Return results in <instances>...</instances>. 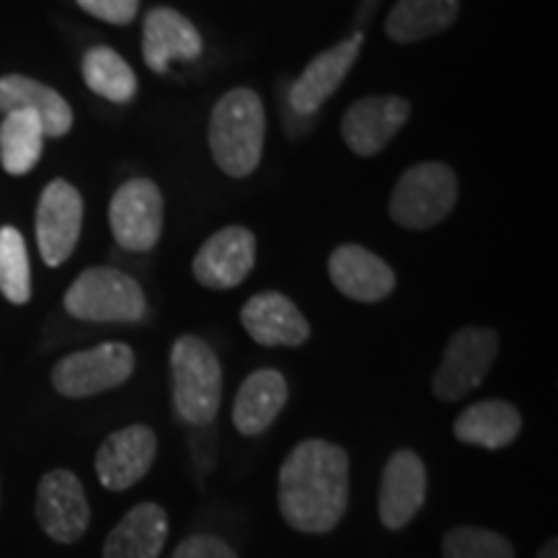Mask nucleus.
<instances>
[{
  "label": "nucleus",
  "mask_w": 558,
  "mask_h": 558,
  "mask_svg": "<svg viewBox=\"0 0 558 558\" xmlns=\"http://www.w3.org/2000/svg\"><path fill=\"white\" fill-rule=\"evenodd\" d=\"M277 507L298 533H331L349 507L347 450L318 437L298 442L279 465Z\"/></svg>",
  "instance_id": "1"
},
{
  "label": "nucleus",
  "mask_w": 558,
  "mask_h": 558,
  "mask_svg": "<svg viewBox=\"0 0 558 558\" xmlns=\"http://www.w3.org/2000/svg\"><path fill=\"white\" fill-rule=\"evenodd\" d=\"M264 132L267 117L256 90L233 88L220 96L207 130L209 153L218 169L233 179L251 177L262 163Z\"/></svg>",
  "instance_id": "2"
},
{
  "label": "nucleus",
  "mask_w": 558,
  "mask_h": 558,
  "mask_svg": "<svg viewBox=\"0 0 558 558\" xmlns=\"http://www.w3.org/2000/svg\"><path fill=\"white\" fill-rule=\"evenodd\" d=\"M173 409L192 427H207L222 403V367L205 339L179 337L171 347Z\"/></svg>",
  "instance_id": "3"
},
{
  "label": "nucleus",
  "mask_w": 558,
  "mask_h": 558,
  "mask_svg": "<svg viewBox=\"0 0 558 558\" xmlns=\"http://www.w3.org/2000/svg\"><path fill=\"white\" fill-rule=\"evenodd\" d=\"M65 311L88 324H137L148 313V298L135 277L114 267H90L65 292Z\"/></svg>",
  "instance_id": "4"
},
{
  "label": "nucleus",
  "mask_w": 558,
  "mask_h": 558,
  "mask_svg": "<svg viewBox=\"0 0 558 558\" xmlns=\"http://www.w3.org/2000/svg\"><path fill=\"white\" fill-rule=\"evenodd\" d=\"M458 205V177L439 160H424L407 169L396 181L388 213L396 226L429 230L442 222Z\"/></svg>",
  "instance_id": "5"
},
{
  "label": "nucleus",
  "mask_w": 558,
  "mask_h": 558,
  "mask_svg": "<svg viewBox=\"0 0 558 558\" xmlns=\"http://www.w3.org/2000/svg\"><path fill=\"white\" fill-rule=\"evenodd\" d=\"M499 347V333L486 329V326H465V329L452 333L442 360L432 375L435 399L452 403L473 393L492 373Z\"/></svg>",
  "instance_id": "6"
},
{
  "label": "nucleus",
  "mask_w": 558,
  "mask_h": 558,
  "mask_svg": "<svg viewBox=\"0 0 558 558\" xmlns=\"http://www.w3.org/2000/svg\"><path fill=\"white\" fill-rule=\"evenodd\" d=\"M135 373V352L124 341H104L68 354L52 367V388L65 399H90L124 386Z\"/></svg>",
  "instance_id": "7"
},
{
  "label": "nucleus",
  "mask_w": 558,
  "mask_h": 558,
  "mask_svg": "<svg viewBox=\"0 0 558 558\" xmlns=\"http://www.w3.org/2000/svg\"><path fill=\"white\" fill-rule=\"evenodd\" d=\"M109 228L114 241L132 254L156 248L163 233V194L153 179L124 181L109 202Z\"/></svg>",
  "instance_id": "8"
},
{
  "label": "nucleus",
  "mask_w": 558,
  "mask_h": 558,
  "mask_svg": "<svg viewBox=\"0 0 558 558\" xmlns=\"http://www.w3.org/2000/svg\"><path fill=\"white\" fill-rule=\"evenodd\" d=\"M34 514L47 538L62 546L78 543L90 525V505L81 478L68 469L45 473L37 486Z\"/></svg>",
  "instance_id": "9"
},
{
  "label": "nucleus",
  "mask_w": 558,
  "mask_h": 558,
  "mask_svg": "<svg viewBox=\"0 0 558 558\" xmlns=\"http://www.w3.org/2000/svg\"><path fill=\"white\" fill-rule=\"evenodd\" d=\"M37 246L47 267H60L78 246L83 228V197L65 179H54L37 205Z\"/></svg>",
  "instance_id": "10"
},
{
  "label": "nucleus",
  "mask_w": 558,
  "mask_h": 558,
  "mask_svg": "<svg viewBox=\"0 0 558 558\" xmlns=\"http://www.w3.org/2000/svg\"><path fill=\"white\" fill-rule=\"evenodd\" d=\"M409 117L411 104L403 96H365L341 117V137L354 156L373 158L407 128Z\"/></svg>",
  "instance_id": "11"
},
{
  "label": "nucleus",
  "mask_w": 558,
  "mask_h": 558,
  "mask_svg": "<svg viewBox=\"0 0 558 558\" xmlns=\"http://www.w3.org/2000/svg\"><path fill=\"white\" fill-rule=\"evenodd\" d=\"M158 456V437L148 424H130L104 439L96 452V476L101 486L120 494L140 484Z\"/></svg>",
  "instance_id": "12"
},
{
  "label": "nucleus",
  "mask_w": 558,
  "mask_h": 558,
  "mask_svg": "<svg viewBox=\"0 0 558 558\" xmlns=\"http://www.w3.org/2000/svg\"><path fill=\"white\" fill-rule=\"evenodd\" d=\"M427 501V465L414 450L401 448L386 460L380 476L378 518L388 530H403Z\"/></svg>",
  "instance_id": "13"
},
{
  "label": "nucleus",
  "mask_w": 558,
  "mask_h": 558,
  "mask_svg": "<svg viewBox=\"0 0 558 558\" xmlns=\"http://www.w3.org/2000/svg\"><path fill=\"white\" fill-rule=\"evenodd\" d=\"M256 264V235L243 226H228L202 243L192 262L199 284L209 290L239 288Z\"/></svg>",
  "instance_id": "14"
},
{
  "label": "nucleus",
  "mask_w": 558,
  "mask_h": 558,
  "mask_svg": "<svg viewBox=\"0 0 558 558\" xmlns=\"http://www.w3.org/2000/svg\"><path fill=\"white\" fill-rule=\"evenodd\" d=\"M362 45H365V34L354 32L349 39L316 54V58L308 62V68L300 73V78L290 86V109L300 117L316 114V111L337 94L341 83H344L347 73L360 58Z\"/></svg>",
  "instance_id": "15"
},
{
  "label": "nucleus",
  "mask_w": 558,
  "mask_h": 558,
  "mask_svg": "<svg viewBox=\"0 0 558 558\" xmlns=\"http://www.w3.org/2000/svg\"><path fill=\"white\" fill-rule=\"evenodd\" d=\"M243 329L262 347H303L311 339V324L303 311L282 292H259L243 305Z\"/></svg>",
  "instance_id": "16"
},
{
  "label": "nucleus",
  "mask_w": 558,
  "mask_h": 558,
  "mask_svg": "<svg viewBox=\"0 0 558 558\" xmlns=\"http://www.w3.org/2000/svg\"><path fill=\"white\" fill-rule=\"evenodd\" d=\"M329 277L341 295L357 303H380L396 290V271L360 243H344L333 251L329 256Z\"/></svg>",
  "instance_id": "17"
},
{
  "label": "nucleus",
  "mask_w": 558,
  "mask_h": 558,
  "mask_svg": "<svg viewBox=\"0 0 558 558\" xmlns=\"http://www.w3.org/2000/svg\"><path fill=\"white\" fill-rule=\"evenodd\" d=\"M202 54V34L184 13L158 5L143 24V60L153 73H166L171 60L192 62Z\"/></svg>",
  "instance_id": "18"
},
{
  "label": "nucleus",
  "mask_w": 558,
  "mask_h": 558,
  "mask_svg": "<svg viewBox=\"0 0 558 558\" xmlns=\"http://www.w3.org/2000/svg\"><path fill=\"white\" fill-rule=\"evenodd\" d=\"M169 527V512L163 507L140 501L107 535L101 558H160Z\"/></svg>",
  "instance_id": "19"
},
{
  "label": "nucleus",
  "mask_w": 558,
  "mask_h": 558,
  "mask_svg": "<svg viewBox=\"0 0 558 558\" xmlns=\"http://www.w3.org/2000/svg\"><path fill=\"white\" fill-rule=\"evenodd\" d=\"M288 380L279 369L264 367L241 383L233 401V424L243 437H259L288 407Z\"/></svg>",
  "instance_id": "20"
},
{
  "label": "nucleus",
  "mask_w": 558,
  "mask_h": 558,
  "mask_svg": "<svg viewBox=\"0 0 558 558\" xmlns=\"http://www.w3.org/2000/svg\"><path fill=\"white\" fill-rule=\"evenodd\" d=\"M0 111H32L47 137H65L73 128V109L58 90L21 73L0 78Z\"/></svg>",
  "instance_id": "21"
},
{
  "label": "nucleus",
  "mask_w": 558,
  "mask_h": 558,
  "mask_svg": "<svg viewBox=\"0 0 558 558\" xmlns=\"http://www.w3.org/2000/svg\"><path fill=\"white\" fill-rule=\"evenodd\" d=\"M522 432V414L514 403L501 399H486L471 403L460 411L452 424V435L458 442L476 445L484 450H505Z\"/></svg>",
  "instance_id": "22"
},
{
  "label": "nucleus",
  "mask_w": 558,
  "mask_h": 558,
  "mask_svg": "<svg viewBox=\"0 0 558 558\" xmlns=\"http://www.w3.org/2000/svg\"><path fill=\"white\" fill-rule=\"evenodd\" d=\"M460 0H399L386 19V34L396 45L437 37L456 24Z\"/></svg>",
  "instance_id": "23"
},
{
  "label": "nucleus",
  "mask_w": 558,
  "mask_h": 558,
  "mask_svg": "<svg viewBox=\"0 0 558 558\" xmlns=\"http://www.w3.org/2000/svg\"><path fill=\"white\" fill-rule=\"evenodd\" d=\"M45 128L32 111H9L0 122V166L11 177L37 169L45 148Z\"/></svg>",
  "instance_id": "24"
},
{
  "label": "nucleus",
  "mask_w": 558,
  "mask_h": 558,
  "mask_svg": "<svg viewBox=\"0 0 558 558\" xmlns=\"http://www.w3.org/2000/svg\"><path fill=\"white\" fill-rule=\"evenodd\" d=\"M83 81L101 99L128 104L137 94V75L130 62L111 47H90L83 54Z\"/></svg>",
  "instance_id": "25"
},
{
  "label": "nucleus",
  "mask_w": 558,
  "mask_h": 558,
  "mask_svg": "<svg viewBox=\"0 0 558 558\" xmlns=\"http://www.w3.org/2000/svg\"><path fill=\"white\" fill-rule=\"evenodd\" d=\"M0 292L13 305H26L32 300V267L29 251L19 228H0Z\"/></svg>",
  "instance_id": "26"
},
{
  "label": "nucleus",
  "mask_w": 558,
  "mask_h": 558,
  "mask_svg": "<svg viewBox=\"0 0 558 558\" xmlns=\"http://www.w3.org/2000/svg\"><path fill=\"white\" fill-rule=\"evenodd\" d=\"M442 558H514V546L494 530L458 525L445 533Z\"/></svg>",
  "instance_id": "27"
},
{
  "label": "nucleus",
  "mask_w": 558,
  "mask_h": 558,
  "mask_svg": "<svg viewBox=\"0 0 558 558\" xmlns=\"http://www.w3.org/2000/svg\"><path fill=\"white\" fill-rule=\"evenodd\" d=\"M90 16L107 21L114 26H128L135 21L140 11V0H75Z\"/></svg>",
  "instance_id": "28"
},
{
  "label": "nucleus",
  "mask_w": 558,
  "mask_h": 558,
  "mask_svg": "<svg viewBox=\"0 0 558 558\" xmlns=\"http://www.w3.org/2000/svg\"><path fill=\"white\" fill-rule=\"evenodd\" d=\"M171 558H239V554L226 541L218 538V535L199 533L181 541Z\"/></svg>",
  "instance_id": "29"
},
{
  "label": "nucleus",
  "mask_w": 558,
  "mask_h": 558,
  "mask_svg": "<svg viewBox=\"0 0 558 558\" xmlns=\"http://www.w3.org/2000/svg\"><path fill=\"white\" fill-rule=\"evenodd\" d=\"M535 558H558V538H550L548 543H543V548L538 550Z\"/></svg>",
  "instance_id": "30"
},
{
  "label": "nucleus",
  "mask_w": 558,
  "mask_h": 558,
  "mask_svg": "<svg viewBox=\"0 0 558 558\" xmlns=\"http://www.w3.org/2000/svg\"><path fill=\"white\" fill-rule=\"evenodd\" d=\"M373 5H375V0H367V5H365L367 13H369V9H373Z\"/></svg>",
  "instance_id": "31"
}]
</instances>
